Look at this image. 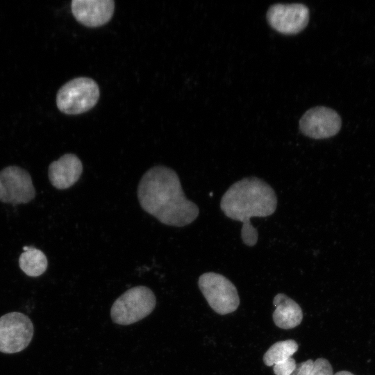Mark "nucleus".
I'll return each instance as SVG.
<instances>
[{"label": "nucleus", "instance_id": "obj_1", "mask_svg": "<svg viewBox=\"0 0 375 375\" xmlns=\"http://www.w3.org/2000/svg\"><path fill=\"white\" fill-rule=\"evenodd\" d=\"M138 198L145 212L168 226L188 225L199 213L198 206L185 197L176 172L162 165L144 174L138 186Z\"/></svg>", "mask_w": 375, "mask_h": 375}, {"label": "nucleus", "instance_id": "obj_2", "mask_svg": "<svg viewBox=\"0 0 375 375\" xmlns=\"http://www.w3.org/2000/svg\"><path fill=\"white\" fill-rule=\"evenodd\" d=\"M277 197L274 189L262 179L246 177L232 184L223 194L220 208L228 218L242 222L241 238L244 244L254 246L258 231L250 219L265 217L274 213Z\"/></svg>", "mask_w": 375, "mask_h": 375}, {"label": "nucleus", "instance_id": "obj_3", "mask_svg": "<svg viewBox=\"0 0 375 375\" xmlns=\"http://www.w3.org/2000/svg\"><path fill=\"white\" fill-rule=\"evenodd\" d=\"M156 303L151 289L139 285L128 289L113 303L110 309L111 319L117 324L129 325L149 315Z\"/></svg>", "mask_w": 375, "mask_h": 375}, {"label": "nucleus", "instance_id": "obj_4", "mask_svg": "<svg viewBox=\"0 0 375 375\" xmlns=\"http://www.w3.org/2000/svg\"><path fill=\"white\" fill-rule=\"evenodd\" d=\"M97 83L88 77L74 78L58 90L56 104L58 109L67 115H78L92 108L99 98Z\"/></svg>", "mask_w": 375, "mask_h": 375}, {"label": "nucleus", "instance_id": "obj_5", "mask_svg": "<svg viewBox=\"0 0 375 375\" xmlns=\"http://www.w3.org/2000/svg\"><path fill=\"white\" fill-rule=\"evenodd\" d=\"M199 288L210 308L219 315L234 312L239 306L240 297L235 285L224 276L215 272L201 274Z\"/></svg>", "mask_w": 375, "mask_h": 375}, {"label": "nucleus", "instance_id": "obj_6", "mask_svg": "<svg viewBox=\"0 0 375 375\" xmlns=\"http://www.w3.org/2000/svg\"><path fill=\"white\" fill-rule=\"evenodd\" d=\"M33 324L30 318L19 312L0 317V351L14 353L26 349L33 336Z\"/></svg>", "mask_w": 375, "mask_h": 375}, {"label": "nucleus", "instance_id": "obj_7", "mask_svg": "<svg viewBox=\"0 0 375 375\" xmlns=\"http://www.w3.org/2000/svg\"><path fill=\"white\" fill-rule=\"evenodd\" d=\"M35 196L32 179L27 171L18 166H8L0 171V201L26 203Z\"/></svg>", "mask_w": 375, "mask_h": 375}, {"label": "nucleus", "instance_id": "obj_8", "mask_svg": "<svg viewBox=\"0 0 375 375\" xmlns=\"http://www.w3.org/2000/svg\"><path fill=\"white\" fill-rule=\"evenodd\" d=\"M269 24L276 31L285 35L301 32L309 21V10L301 3H277L269 7L267 12Z\"/></svg>", "mask_w": 375, "mask_h": 375}, {"label": "nucleus", "instance_id": "obj_9", "mask_svg": "<svg viewBox=\"0 0 375 375\" xmlns=\"http://www.w3.org/2000/svg\"><path fill=\"white\" fill-rule=\"evenodd\" d=\"M342 122L333 110L317 106L307 110L299 121V128L307 137L324 139L336 135L340 130Z\"/></svg>", "mask_w": 375, "mask_h": 375}, {"label": "nucleus", "instance_id": "obj_10", "mask_svg": "<svg viewBox=\"0 0 375 375\" xmlns=\"http://www.w3.org/2000/svg\"><path fill=\"white\" fill-rule=\"evenodd\" d=\"M74 17L81 24L97 27L112 18L115 10L113 0H73L71 4Z\"/></svg>", "mask_w": 375, "mask_h": 375}, {"label": "nucleus", "instance_id": "obj_11", "mask_svg": "<svg viewBox=\"0 0 375 375\" xmlns=\"http://www.w3.org/2000/svg\"><path fill=\"white\" fill-rule=\"evenodd\" d=\"M83 172V165L77 156L67 153L52 162L48 169L51 185L57 189L65 190L78 181Z\"/></svg>", "mask_w": 375, "mask_h": 375}, {"label": "nucleus", "instance_id": "obj_12", "mask_svg": "<svg viewBox=\"0 0 375 375\" xmlns=\"http://www.w3.org/2000/svg\"><path fill=\"white\" fill-rule=\"evenodd\" d=\"M275 310L272 318L276 326L283 329L293 328L299 325L303 319L300 306L283 293L277 294L273 300Z\"/></svg>", "mask_w": 375, "mask_h": 375}, {"label": "nucleus", "instance_id": "obj_13", "mask_svg": "<svg viewBox=\"0 0 375 375\" xmlns=\"http://www.w3.org/2000/svg\"><path fill=\"white\" fill-rule=\"evenodd\" d=\"M19 258L20 269L28 276H39L47 269L48 261L44 253L33 247H24Z\"/></svg>", "mask_w": 375, "mask_h": 375}, {"label": "nucleus", "instance_id": "obj_14", "mask_svg": "<svg viewBox=\"0 0 375 375\" xmlns=\"http://www.w3.org/2000/svg\"><path fill=\"white\" fill-rule=\"evenodd\" d=\"M298 348L299 345L294 340L276 342L265 353L263 362L267 366H273L292 358Z\"/></svg>", "mask_w": 375, "mask_h": 375}, {"label": "nucleus", "instance_id": "obj_15", "mask_svg": "<svg viewBox=\"0 0 375 375\" xmlns=\"http://www.w3.org/2000/svg\"><path fill=\"white\" fill-rule=\"evenodd\" d=\"M291 375H333V371L328 360L319 358L315 361L308 359L297 364Z\"/></svg>", "mask_w": 375, "mask_h": 375}, {"label": "nucleus", "instance_id": "obj_16", "mask_svg": "<svg viewBox=\"0 0 375 375\" xmlns=\"http://www.w3.org/2000/svg\"><path fill=\"white\" fill-rule=\"evenodd\" d=\"M296 361L290 358L274 365L273 370L276 375H291L296 369Z\"/></svg>", "mask_w": 375, "mask_h": 375}, {"label": "nucleus", "instance_id": "obj_17", "mask_svg": "<svg viewBox=\"0 0 375 375\" xmlns=\"http://www.w3.org/2000/svg\"><path fill=\"white\" fill-rule=\"evenodd\" d=\"M333 375H353V374L348 371H340L335 373Z\"/></svg>", "mask_w": 375, "mask_h": 375}]
</instances>
